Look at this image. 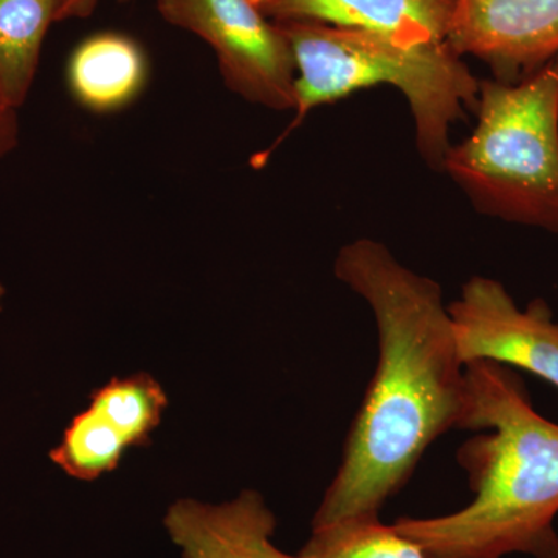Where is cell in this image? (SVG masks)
I'll use <instances>...</instances> for the list:
<instances>
[{
	"label": "cell",
	"instance_id": "5",
	"mask_svg": "<svg viewBox=\"0 0 558 558\" xmlns=\"http://www.w3.org/2000/svg\"><path fill=\"white\" fill-rule=\"evenodd\" d=\"M157 10L215 50L233 94L278 112L293 110L296 72L289 40L250 0H157Z\"/></svg>",
	"mask_w": 558,
	"mask_h": 558
},
{
	"label": "cell",
	"instance_id": "15",
	"mask_svg": "<svg viewBox=\"0 0 558 558\" xmlns=\"http://www.w3.org/2000/svg\"><path fill=\"white\" fill-rule=\"evenodd\" d=\"M0 87V160L20 145V116Z\"/></svg>",
	"mask_w": 558,
	"mask_h": 558
},
{
	"label": "cell",
	"instance_id": "12",
	"mask_svg": "<svg viewBox=\"0 0 558 558\" xmlns=\"http://www.w3.org/2000/svg\"><path fill=\"white\" fill-rule=\"evenodd\" d=\"M90 407L108 418L134 449L148 446L167 410L168 396L153 376L137 373L95 389Z\"/></svg>",
	"mask_w": 558,
	"mask_h": 558
},
{
	"label": "cell",
	"instance_id": "8",
	"mask_svg": "<svg viewBox=\"0 0 558 558\" xmlns=\"http://www.w3.org/2000/svg\"><path fill=\"white\" fill-rule=\"evenodd\" d=\"M163 526L182 558H300L271 542L277 519L255 490L220 505L180 498L165 513Z\"/></svg>",
	"mask_w": 558,
	"mask_h": 558
},
{
	"label": "cell",
	"instance_id": "18",
	"mask_svg": "<svg viewBox=\"0 0 558 558\" xmlns=\"http://www.w3.org/2000/svg\"><path fill=\"white\" fill-rule=\"evenodd\" d=\"M5 288H3V284L2 282H0V311H2V304H3V299H5Z\"/></svg>",
	"mask_w": 558,
	"mask_h": 558
},
{
	"label": "cell",
	"instance_id": "13",
	"mask_svg": "<svg viewBox=\"0 0 558 558\" xmlns=\"http://www.w3.org/2000/svg\"><path fill=\"white\" fill-rule=\"evenodd\" d=\"M300 558H427L416 543L403 537L379 517H357L312 527Z\"/></svg>",
	"mask_w": 558,
	"mask_h": 558
},
{
	"label": "cell",
	"instance_id": "3",
	"mask_svg": "<svg viewBox=\"0 0 558 558\" xmlns=\"http://www.w3.org/2000/svg\"><path fill=\"white\" fill-rule=\"evenodd\" d=\"M278 24L295 61L293 120L269 149L253 157L256 168L319 106L369 87L391 86L409 102L422 160L442 171L451 128L476 109L480 90V80L449 43L407 46L377 33L322 22Z\"/></svg>",
	"mask_w": 558,
	"mask_h": 558
},
{
	"label": "cell",
	"instance_id": "9",
	"mask_svg": "<svg viewBox=\"0 0 558 558\" xmlns=\"http://www.w3.org/2000/svg\"><path fill=\"white\" fill-rule=\"evenodd\" d=\"M454 0H271L269 20L311 21L377 33L407 46L447 43Z\"/></svg>",
	"mask_w": 558,
	"mask_h": 558
},
{
	"label": "cell",
	"instance_id": "11",
	"mask_svg": "<svg viewBox=\"0 0 558 558\" xmlns=\"http://www.w3.org/2000/svg\"><path fill=\"white\" fill-rule=\"evenodd\" d=\"M60 7L61 0H0V87L14 108L31 95Z\"/></svg>",
	"mask_w": 558,
	"mask_h": 558
},
{
	"label": "cell",
	"instance_id": "4",
	"mask_svg": "<svg viewBox=\"0 0 558 558\" xmlns=\"http://www.w3.org/2000/svg\"><path fill=\"white\" fill-rule=\"evenodd\" d=\"M475 112L440 172L481 215L558 234V58L519 83L480 81Z\"/></svg>",
	"mask_w": 558,
	"mask_h": 558
},
{
	"label": "cell",
	"instance_id": "16",
	"mask_svg": "<svg viewBox=\"0 0 558 558\" xmlns=\"http://www.w3.org/2000/svg\"><path fill=\"white\" fill-rule=\"evenodd\" d=\"M100 2L101 0H61L58 22L89 17ZM119 2H128V0H119Z\"/></svg>",
	"mask_w": 558,
	"mask_h": 558
},
{
	"label": "cell",
	"instance_id": "7",
	"mask_svg": "<svg viewBox=\"0 0 558 558\" xmlns=\"http://www.w3.org/2000/svg\"><path fill=\"white\" fill-rule=\"evenodd\" d=\"M447 43L519 83L558 58V0H454Z\"/></svg>",
	"mask_w": 558,
	"mask_h": 558
},
{
	"label": "cell",
	"instance_id": "17",
	"mask_svg": "<svg viewBox=\"0 0 558 558\" xmlns=\"http://www.w3.org/2000/svg\"><path fill=\"white\" fill-rule=\"evenodd\" d=\"M250 2L253 3V5L258 7L260 11L266 9L267 5L271 2V0H250Z\"/></svg>",
	"mask_w": 558,
	"mask_h": 558
},
{
	"label": "cell",
	"instance_id": "6",
	"mask_svg": "<svg viewBox=\"0 0 558 558\" xmlns=\"http://www.w3.org/2000/svg\"><path fill=\"white\" fill-rule=\"evenodd\" d=\"M447 310L464 365L486 360L558 388V323L545 300L521 310L497 279L473 277Z\"/></svg>",
	"mask_w": 558,
	"mask_h": 558
},
{
	"label": "cell",
	"instance_id": "1",
	"mask_svg": "<svg viewBox=\"0 0 558 558\" xmlns=\"http://www.w3.org/2000/svg\"><path fill=\"white\" fill-rule=\"evenodd\" d=\"M333 274L369 304L379 363L312 527L379 517L428 447L458 428L465 398V365L438 282L368 238L340 250Z\"/></svg>",
	"mask_w": 558,
	"mask_h": 558
},
{
	"label": "cell",
	"instance_id": "2",
	"mask_svg": "<svg viewBox=\"0 0 558 558\" xmlns=\"http://www.w3.org/2000/svg\"><path fill=\"white\" fill-rule=\"evenodd\" d=\"M458 462L475 499L449 515L392 523L427 558H558V424L543 417L519 374L499 363L465 365Z\"/></svg>",
	"mask_w": 558,
	"mask_h": 558
},
{
	"label": "cell",
	"instance_id": "14",
	"mask_svg": "<svg viewBox=\"0 0 558 558\" xmlns=\"http://www.w3.org/2000/svg\"><path fill=\"white\" fill-rule=\"evenodd\" d=\"M131 449L126 438L97 410L73 417L50 459L62 472L80 481H95L119 468Z\"/></svg>",
	"mask_w": 558,
	"mask_h": 558
},
{
	"label": "cell",
	"instance_id": "10",
	"mask_svg": "<svg viewBox=\"0 0 558 558\" xmlns=\"http://www.w3.org/2000/svg\"><path fill=\"white\" fill-rule=\"evenodd\" d=\"M149 60L137 39L120 32L87 36L70 53L65 80L81 108L94 113L126 109L145 90Z\"/></svg>",
	"mask_w": 558,
	"mask_h": 558
}]
</instances>
